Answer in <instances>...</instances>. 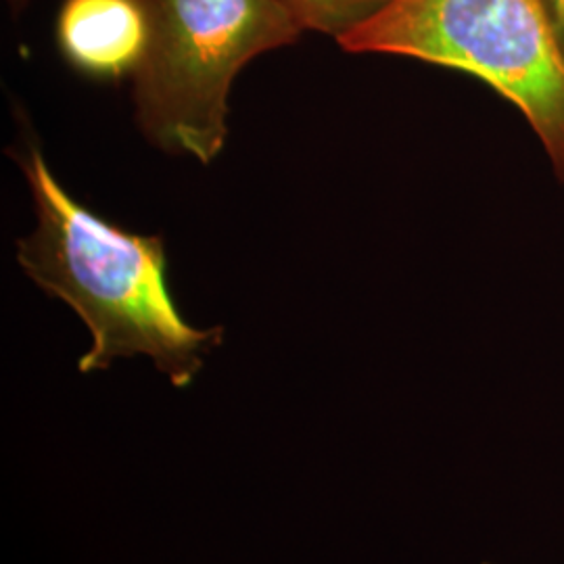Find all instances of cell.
Wrapping results in <instances>:
<instances>
[{"mask_svg":"<svg viewBox=\"0 0 564 564\" xmlns=\"http://www.w3.org/2000/svg\"><path fill=\"white\" fill-rule=\"evenodd\" d=\"M11 2V7H13V11H20L21 7H23V2L25 0H9Z\"/></svg>","mask_w":564,"mask_h":564,"instance_id":"obj_7","label":"cell"},{"mask_svg":"<svg viewBox=\"0 0 564 564\" xmlns=\"http://www.w3.org/2000/svg\"><path fill=\"white\" fill-rule=\"evenodd\" d=\"M63 57L82 74L118 80L137 74L149 46L144 0H63L57 20Z\"/></svg>","mask_w":564,"mask_h":564,"instance_id":"obj_4","label":"cell"},{"mask_svg":"<svg viewBox=\"0 0 564 564\" xmlns=\"http://www.w3.org/2000/svg\"><path fill=\"white\" fill-rule=\"evenodd\" d=\"M18 162L39 216L36 230L18 245V262L86 324L93 343L78 360L82 375L147 356L174 387L193 384L205 356L223 345L224 328L184 321L167 289L162 239L128 232L76 202L36 144Z\"/></svg>","mask_w":564,"mask_h":564,"instance_id":"obj_1","label":"cell"},{"mask_svg":"<svg viewBox=\"0 0 564 564\" xmlns=\"http://www.w3.org/2000/svg\"><path fill=\"white\" fill-rule=\"evenodd\" d=\"M337 42L485 82L523 113L564 186V51L544 0H393Z\"/></svg>","mask_w":564,"mask_h":564,"instance_id":"obj_2","label":"cell"},{"mask_svg":"<svg viewBox=\"0 0 564 564\" xmlns=\"http://www.w3.org/2000/svg\"><path fill=\"white\" fill-rule=\"evenodd\" d=\"M484 564H489V563H484Z\"/></svg>","mask_w":564,"mask_h":564,"instance_id":"obj_8","label":"cell"},{"mask_svg":"<svg viewBox=\"0 0 564 564\" xmlns=\"http://www.w3.org/2000/svg\"><path fill=\"white\" fill-rule=\"evenodd\" d=\"M544 7L564 51V0H544Z\"/></svg>","mask_w":564,"mask_h":564,"instance_id":"obj_6","label":"cell"},{"mask_svg":"<svg viewBox=\"0 0 564 564\" xmlns=\"http://www.w3.org/2000/svg\"><path fill=\"white\" fill-rule=\"evenodd\" d=\"M149 46L137 74L147 139L202 163L228 139V95L242 67L303 30L279 0H144Z\"/></svg>","mask_w":564,"mask_h":564,"instance_id":"obj_3","label":"cell"},{"mask_svg":"<svg viewBox=\"0 0 564 564\" xmlns=\"http://www.w3.org/2000/svg\"><path fill=\"white\" fill-rule=\"evenodd\" d=\"M302 30H314L341 41L349 32L377 18L393 0H279Z\"/></svg>","mask_w":564,"mask_h":564,"instance_id":"obj_5","label":"cell"}]
</instances>
